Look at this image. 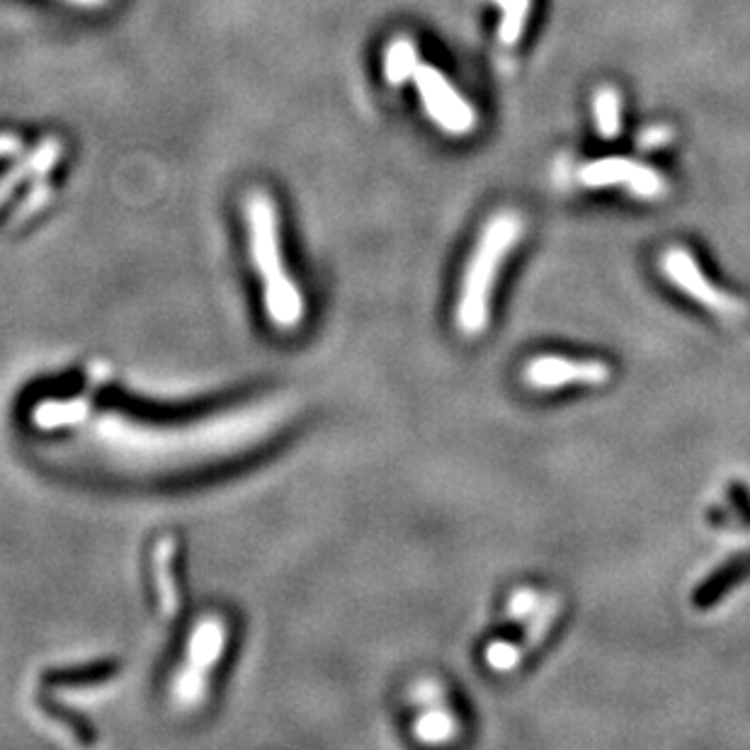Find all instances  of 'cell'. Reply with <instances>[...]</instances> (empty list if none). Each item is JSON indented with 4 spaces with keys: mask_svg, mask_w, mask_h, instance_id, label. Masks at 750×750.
Returning <instances> with one entry per match:
<instances>
[{
    "mask_svg": "<svg viewBox=\"0 0 750 750\" xmlns=\"http://www.w3.org/2000/svg\"><path fill=\"white\" fill-rule=\"evenodd\" d=\"M579 180L590 190L620 188L634 194V198L656 202L668 194V180L661 170L651 168L649 163L626 158V156H605L588 161L579 170Z\"/></svg>",
    "mask_w": 750,
    "mask_h": 750,
    "instance_id": "5b68a950",
    "label": "cell"
},
{
    "mask_svg": "<svg viewBox=\"0 0 750 750\" xmlns=\"http://www.w3.org/2000/svg\"><path fill=\"white\" fill-rule=\"evenodd\" d=\"M61 153V141L56 137H47L42 143H37V147L25 153L23 158H20L13 168H10L3 178H0V207L13 198L15 190L20 188L23 182H35L39 178H47L51 168L56 166Z\"/></svg>",
    "mask_w": 750,
    "mask_h": 750,
    "instance_id": "9c48e42d",
    "label": "cell"
},
{
    "mask_svg": "<svg viewBox=\"0 0 750 750\" xmlns=\"http://www.w3.org/2000/svg\"><path fill=\"white\" fill-rule=\"evenodd\" d=\"M71 3L84 5V8H98V5H105L107 0H71Z\"/></svg>",
    "mask_w": 750,
    "mask_h": 750,
    "instance_id": "ac0fdd59",
    "label": "cell"
},
{
    "mask_svg": "<svg viewBox=\"0 0 750 750\" xmlns=\"http://www.w3.org/2000/svg\"><path fill=\"white\" fill-rule=\"evenodd\" d=\"M178 561V539L176 537H161L151 554V569H153V585H156V600L158 610L166 620H176L180 612V588L176 575Z\"/></svg>",
    "mask_w": 750,
    "mask_h": 750,
    "instance_id": "ba28073f",
    "label": "cell"
},
{
    "mask_svg": "<svg viewBox=\"0 0 750 750\" xmlns=\"http://www.w3.org/2000/svg\"><path fill=\"white\" fill-rule=\"evenodd\" d=\"M612 377V369L602 359H573L559 355L534 357L525 369L532 389H563V386H600Z\"/></svg>",
    "mask_w": 750,
    "mask_h": 750,
    "instance_id": "52a82bcc",
    "label": "cell"
},
{
    "mask_svg": "<svg viewBox=\"0 0 750 750\" xmlns=\"http://www.w3.org/2000/svg\"><path fill=\"white\" fill-rule=\"evenodd\" d=\"M661 270L677 290L685 292L690 300H695L712 314L726 318H738L746 314L743 302H738L732 294L719 290V287L704 275L700 260H697L687 249H681V245L668 249L661 258Z\"/></svg>",
    "mask_w": 750,
    "mask_h": 750,
    "instance_id": "8992f818",
    "label": "cell"
},
{
    "mask_svg": "<svg viewBox=\"0 0 750 750\" xmlns=\"http://www.w3.org/2000/svg\"><path fill=\"white\" fill-rule=\"evenodd\" d=\"M522 659H525V651H522L516 641H508V639L493 641L486 649V663L498 673L512 671V668L520 665Z\"/></svg>",
    "mask_w": 750,
    "mask_h": 750,
    "instance_id": "2e32d148",
    "label": "cell"
},
{
    "mask_svg": "<svg viewBox=\"0 0 750 750\" xmlns=\"http://www.w3.org/2000/svg\"><path fill=\"white\" fill-rule=\"evenodd\" d=\"M414 84L423 102L425 115L449 137H465L476 127V110L461 92L449 84V78L430 64H420Z\"/></svg>",
    "mask_w": 750,
    "mask_h": 750,
    "instance_id": "277c9868",
    "label": "cell"
},
{
    "mask_svg": "<svg viewBox=\"0 0 750 750\" xmlns=\"http://www.w3.org/2000/svg\"><path fill=\"white\" fill-rule=\"evenodd\" d=\"M229 644V626L217 614H207L190 630L185 641V659L170 683V700L182 712H194L209 697V675Z\"/></svg>",
    "mask_w": 750,
    "mask_h": 750,
    "instance_id": "3957f363",
    "label": "cell"
},
{
    "mask_svg": "<svg viewBox=\"0 0 750 750\" xmlns=\"http://www.w3.org/2000/svg\"><path fill=\"white\" fill-rule=\"evenodd\" d=\"M245 224H249V249L255 272L263 282V306L267 321L280 333H292L304 323L306 304L294 277L287 272L280 241V219L272 198L255 190L245 200Z\"/></svg>",
    "mask_w": 750,
    "mask_h": 750,
    "instance_id": "6da1fadb",
    "label": "cell"
},
{
    "mask_svg": "<svg viewBox=\"0 0 750 750\" xmlns=\"http://www.w3.org/2000/svg\"><path fill=\"white\" fill-rule=\"evenodd\" d=\"M500 10L498 39L506 47H516L525 35L527 20L532 13V0H493Z\"/></svg>",
    "mask_w": 750,
    "mask_h": 750,
    "instance_id": "5bb4252c",
    "label": "cell"
},
{
    "mask_svg": "<svg viewBox=\"0 0 750 750\" xmlns=\"http://www.w3.org/2000/svg\"><path fill=\"white\" fill-rule=\"evenodd\" d=\"M420 66L418 61V47L414 39L408 37H396L392 39V45L386 47L384 54V78L389 86H404L406 80H414L416 71Z\"/></svg>",
    "mask_w": 750,
    "mask_h": 750,
    "instance_id": "4fadbf2b",
    "label": "cell"
},
{
    "mask_svg": "<svg viewBox=\"0 0 750 750\" xmlns=\"http://www.w3.org/2000/svg\"><path fill=\"white\" fill-rule=\"evenodd\" d=\"M522 231V219L516 212H498L484 224L474 251L469 255L467 270L461 275L455 321L465 335L474 338L488 328L491 300L503 265L510 258Z\"/></svg>",
    "mask_w": 750,
    "mask_h": 750,
    "instance_id": "7a4b0ae2",
    "label": "cell"
},
{
    "mask_svg": "<svg viewBox=\"0 0 750 750\" xmlns=\"http://www.w3.org/2000/svg\"><path fill=\"white\" fill-rule=\"evenodd\" d=\"M23 151V141L13 134H0V158L3 156H17Z\"/></svg>",
    "mask_w": 750,
    "mask_h": 750,
    "instance_id": "e0dca14e",
    "label": "cell"
},
{
    "mask_svg": "<svg viewBox=\"0 0 750 750\" xmlns=\"http://www.w3.org/2000/svg\"><path fill=\"white\" fill-rule=\"evenodd\" d=\"M51 200V185L47 178H39L33 182V188L27 190L25 200L20 202V207L13 214V224H23L27 219H33L37 212H42L47 207V202Z\"/></svg>",
    "mask_w": 750,
    "mask_h": 750,
    "instance_id": "9a60e30c",
    "label": "cell"
},
{
    "mask_svg": "<svg viewBox=\"0 0 750 750\" xmlns=\"http://www.w3.org/2000/svg\"><path fill=\"white\" fill-rule=\"evenodd\" d=\"M593 125L598 137L612 141L622 131V96L614 86H602L593 96Z\"/></svg>",
    "mask_w": 750,
    "mask_h": 750,
    "instance_id": "7c38bea8",
    "label": "cell"
},
{
    "mask_svg": "<svg viewBox=\"0 0 750 750\" xmlns=\"http://www.w3.org/2000/svg\"><path fill=\"white\" fill-rule=\"evenodd\" d=\"M414 732L418 741L437 746V743H447L457 736L459 722L447 707H442V700H440L433 704H423V712L418 714Z\"/></svg>",
    "mask_w": 750,
    "mask_h": 750,
    "instance_id": "8fae6325",
    "label": "cell"
},
{
    "mask_svg": "<svg viewBox=\"0 0 750 750\" xmlns=\"http://www.w3.org/2000/svg\"><path fill=\"white\" fill-rule=\"evenodd\" d=\"M92 414V396H68V398H45L33 408V425L45 433L54 430H71L90 420Z\"/></svg>",
    "mask_w": 750,
    "mask_h": 750,
    "instance_id": "30bf717a",
    "label": "cell"
}]
</instances>
